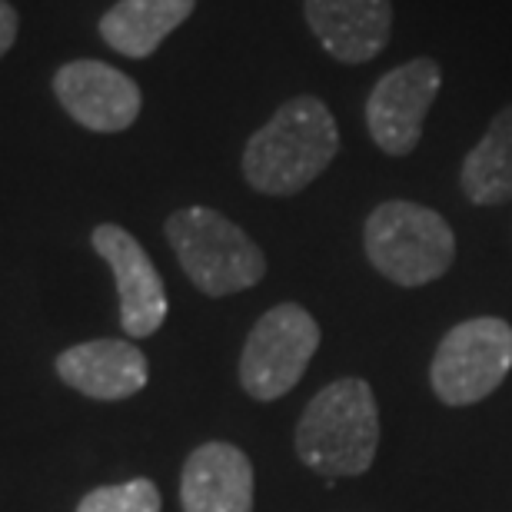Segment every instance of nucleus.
I'll use <instances>...</instances> for the list:
<instances>
[{"label":"nucleus","instance_id":"0eeeda50","mask_svg":"<svg viewBox=\"0 0 512 512\" xmlns=\"http://www.w3.org/2000/svg\"><path fill=\"white\" fill-rule=\"evenodd\" d=\"M439 87L443 70L433 57H413L376 80L366 97V130L386 157H409L419 147Z\"/></svg>","mask_w":512,"mask_h":512},{"label":"nucleus","instance_id":"39448f33","mask_svg":"<svg viewBox=\"0 0 512 512\" xmlns=\"http://www.w3.org/2000/svg\"><path fill=\"white\" fill-rule=\"evenodd\" d=\"M512 370V326L499 316H473L453 326L433 353L429 383L446 406H476Z\"/></svg>","mask_w":512,"mask_h":512},{"label":"nucleus","instance_id":"9b49d317","mask_svg":"<svg viewBox=\"0 0 512 512\" xmlns=\"http://www.w3.org/2000/svg\"><path fill=\"white\" fill-rule=\"evenodd\" d=\"M57 376L100 403L137 396L150 380V363L127 340H90L57 356Z\"/></svg>","mask_w":512,"mask_h":512},{"label":"nucleus","instance_id":"f03ea898","mask_svg":"<svg viewBox=\"0 0 512 512\" xmlns=\"http://www.w3.org/2000/svg\"><path fill=\"white\" fill-rule=\"evenodd\" d=\"M376 449H380V406L373 386L360 376L323 386L296 423V453L303 466L326 483L363 476L373 466Z\"/></svg>","mask_w":512,"mask_h":512},{"label":"nucleus","instance_id":"ddd939ff","mask_svg":"<svg viewBox=\"0 0 512 512\" xmlns=\"http://www.w3.org/2000/svg\"><path fill=\"white\" fill-rule=\"evenodd\" d=\"M197 0H117L100 17V37L130 60H147L173 30L187 24Z\"/></svg>","mask_w":512,"mask_h":512},{"label":"nucleus","instance_id":"f8f14e48","mask_svg":"<svg viewBox=\"0 0 512 512\" xmlns=\"http://www.w3.org/2000/svg\"><path fill=\"white\" fill-rule=\"evenodd\" d=\"M183 512H253V466L233 443H203L183 463Z\"/></svg>","mask_w":512,"mask_h":512},{"label":"nucleus","instance_id":"2eb2a0df","mask_svg":"<svg viewBox=\"0 0 512 512\" xmlns=\"http://www.w3.org/2000/svg\"><path fill=\"white\" fill-rule=\"evenodd\" d=\"M160 509H163L160 489L150 479L97 486L77 503V512H160Z\"/></svg>","mask_w":512,"mask_h":512},{"label":"nucleus","instance_id":"dca6fc26","mask_svg":"<svg viewBox=\"0 0 512 512\" xmlns=\"http://www.w3.org/2000/svg\"><path fill=\"white\" fill-rule=\"evenodd\" d=\"M17 30H20V14H17V7H14V4H7V0H0V57H4L7 50L14 47Z\"/></svg>","mask_w":512,"mask_h":512},{"label":"nucleus","instance_id":"6e6552de","mask_svg":"<svg viewBox=\"0 0 512 512\" xmlns=\"http://www.w3.org/2000/svg\"><path fill=\"white\" fill-rule=\"evenodd\" d=\"M54 94L70 120L94 133H120L137 124L143 94L137 80L104 60H70L54 74Z\"/></svg>","mask_w":512,"mask_h":512},{"label":"nucleus","instance_id":"1a4fd4ad","mask_svg":"<svg viewBox=\"0 0 512 512\" xmlns=\"http://www.w3.org/2000/svg\"><path fill=\"white\" fill-rule=\"evenodd\" d=\"M94 250L110 266L120 293V326L133 340H147L167 320V290L140 240L117 223H100L94 230Z\"/></svg>","mask_w":512,"mask_h":512},{"label":"nucleus","instance_id":"4468645a","mask_svg":"<svg viewBox=\"0 0 512 512\" xmlns=\"http://www.w3.org/2000/svg\"><path fill=\"white\" fill-rule=\"evenodd\" d=\"M459 190L476 207H499L512 200V104L493 117V124L466 153L459 167Z\"/></svg>","mask_w":512,"mask_h":512},{"label":"nucleus","instance_id":"9d476101","mask_svg":"<svg viewBox=\"0 0 512 512\" xmlns=\"http://www.w3.org/2000/svg\"><path fill=\"white\" fill-rule=\"evenodd\" d=\"M303 17L340 64H366L393 37V0H303Z\"/></svg>","mask_w":512,"mask_h":512},{"label":"nucleus","instance_id":"423d86ee","mask_svg":"<svg viewBox=\"0 0 512 512\" xmlns=\"http://www.w3.org/2000/svg\"><path fill=\"white\" fill-rule=\"evenodd\" d=\"M320 350V323L300 303L266 310L240 353V386L256 403H273L303 380L313 353Z\"/></svg>","mask_w":512,"mask_h":512},{"label":"nucleus","instance_id":"20e7f679","mask_svg":"<svg viewBox=\"0 0 512 512\" xmlns=\"http://www.w3.org/2000/svg\"><path fill=\"white\" fill-rule=\"evenodd\" d=\"M167 243L200 293L233 296L266 276V256L247 230L210 207H183L167 217Z\"/></svg>","mask_w":512,"mask_h":512},{"label":"nucleus","instance_id":"f257e3e1","mask_svg":"<svg viewBox=\"0 0 512 512\" xmlns=\"http://www.w3.org/2000/svg\"><path fill=\"white\" fill-rule=\"evenodd\" d=\"M340 153V127L320 97L300 94L247 140L243 177L266 197H293L306 190Z\"/></svg>","mask_w":512,"mask_h":512},{"label":"nucleus","instance_id":"7ed1b4c3","mask_svg":"<svg viewBox=\"0 0 512 512\" xmlns=\"http://www.w3.org/2000/svg\"><path fill=\"white\" fill-rule=\"evenodd\" d=\"M366 260L396 286H426L449 273L456 260V233L443 213L413 200L380 203L363 227Z\"/></svg>","mask_w":512,"mask_h":512}]
</instances>
